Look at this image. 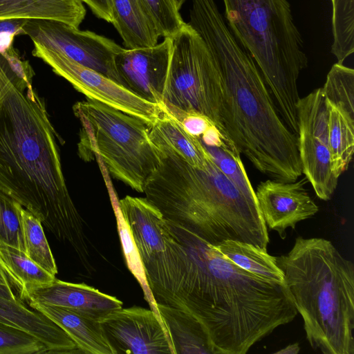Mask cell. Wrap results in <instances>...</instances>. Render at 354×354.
I'll list each match as a JSON object with an SVG mask.
<instances>
[{
  "label": "cell",
  "mask_w": 354,
  "mask_h": 354,
  "mask_svg": "<svg viewBox=\"0 0 354 354\" xmlns=\"http://www.w3.org/2000/svg\"><path fill=\"white\" fill-rule=\"evenodd\" d=\"M167 221L183 246V269L177 292L162 304L196 317L215 354H245L295 319L297 311L285 281L244 270L215 246Z\"/></svg>",
  "instance_id": "cell-1"
},
{
  "label": "cell",
  "mask_w": 354,
  "mask_h": 354,
  "mask_svg": "<svg viewBox=\"0 0 354 354\" xmlns=\"http://www.w3.org/2000/svg\"><path fill=\"white\" fill-rule=\"evenodd\" d=\"M57 137L44 99L10 78L0 102V192L68 243L88 268L90 243L66 186Z\"/></svg>",
  "instance_id": "cell-2"
},
{
  "label": "cell",
  "mask_w": 354,
  "mask_h": 354,
  "mask_svg": "<svg viewBox=\"0 0 354 354\" xmlns=\"http://www.w3.org/2000/svg\"><path fill=\"white\" fill-rule=\"evenodd\" d=\"M187 24L218 64L225 136L263 175L297 180L302 174L297 136L283 121L257 64L239 45L215 0H192Z\"/></svg>",
  "instance_id": "cell-3"
},
{
  "label": "cell",
  "mask_w": 354,
  "mask_h": 354,
  "mask_svg": "<svg viewBox=\"0 0 354 354\" xmlns=\"http://www.w3.org/2000/svg\"><path fill=\"white\" fill-rule=\"evenodd\" d=\"M150 138L160 160L143 193L167 221L214 246L233 240L267 250L269 236L257 202L221 171L212 156L204 167H194Z\"/></svg>",
  "instance_id": "cell-4"
},
{
  "label": "cell",
  "mask_w": 354,
  "mask_h": 354,
  "mask_svg": "<svg viewBox=\"0 0 354 354\" xmlns=\"http://www.w3.org/2000/svg\"><path fill=\"white\" fill-rule=\"evenodd\" d=\"M306 339L324 354H354V266L323 238L298 236L277 257Z\"/></svg>",
  "instance_id": "cell-5"
},
{
  "label": "cell",
  "mask_w": 354,
  "mask_h": 354,
  "mask_svg": "<svg viewBox=\"0 0 354 354\" xmlns=\"http://www.w3.org/2000/svg\"><path fill=\"white\" fill-rule=\"evenodd\" d=\"M236 41L258 66L284 123L297 134V80L308 66L302 37L287 0H223Z\"/></svg>",
  "instance_id": "cell-6"
},
{
  "label": "cell",
  "mask_w": 354,
  "mask_h": 354,
  "mask_svg": "<svg viewBox=\"0 0 354 354\" xmlns=\"http://www.w3.org/2000/svg\"><path fill=\"white\" fill-rule=\"evenodd\" d=\"M82 127L90 130L91 145L109 172L138 192L159 164L158 149L142 120L87 99L73 107Z\"/></svg>",
  "instance_id": "cell-7"
},
{
  "label": "cell",
  "mask_w": 354,
  "mask_h": 354,
  "mask_svg": "<svg viewBox=\"0 0 354 354\" xmlns=\"http://www.w3.org/2000/svg\"><path fill=\"white\" fill-rule=\"evenodd\" d=\"M171 41L162 104L169 109L202 113L225 136L221 116L222 81L214 56L187 23Z\"/></svg>",
  "instance_id": "cell-8"
},
{
  "label": "cell",
  "mask_w": 354,
  "mask_h": 354,
  "mask_svg": "<svg viewBox=\"0 0 354 354\" xmlns=\"http://www.w3.org/2000/svg\"><path fill=\"white\" fill-rule=\"evenodd\" d=\"M131 232L156 304L177 291L183 269V246L160 211L146 198L127 196L118 202Z\"/></svg>",
  "instance_id": "cell-9"
},
{
  "label": "cell",
  "mask_w": 354,
  "mask_h": 354,
  "mask_svg": "<svg viewBox=\"0 0 354 354\" xmlns=\"http://www.w3.org/2000/svg\"><path fill=\"white\" fill-rule=\"evenodd\" d=\"M297 112L302 174L317 196L328 201L337 188L339 178L332 168L328 136V105L322 88L300 98Z\"/></svg>",
  "instance_id": "cell-10"
},
{
  "label": "cell",
  "mask_w": 354,
  "mask_h": 354,
  "mask_svg": "<svg viewBox=\"0 0 354 354\" xmlns=\"http://www.w3.org/2000/svg\"><path fill=\"white\" fill-rule=\"evenodd\" d=\"M22 28L33 44L59 53L120 84L114 59L122 48L114 41L53 20L26 19Z\"/></svg>",
  "instance_id": "cell-11"
},
{
  "label": "cell",
  "mask_w": 354,
  "mask_h": 354,
  "mask_svg": "<svg viewBox=\"0 0 354 354\" xmlns=\"http://www.w3.org/2000/svg\"><path fill=\"white\" fill-rule=\"evenodd\" d=\"M32 54L50 66L55 73L66 80L87 99L138 118L148 126L155 122L162 111L161 104L138 97L104 75L59 53L34 44Z\"/></svg>",
  "instance_id": "cell-12"
},
{
  "label": "cell",
  "mask_w": 354,
  "mask_h": 354,
  "mask_svg": "<svg viewBox=\"0 0 354 354\" xmlns=\"http://www.w3.org/2000/svg\"><path fill=\"white\" fill-rule=\"evenodd\" d=\"M99 321L115 354H176L162 318L151 309L122 307Z\"/></svg>",
  "instance_id": "cell-13"
},
{
  "label": "cell",
  "mask_w": 354,
  "mask_h": 354,
  "mask_svg": "<svg viewBox=\"0 0 354 354\" xmlns=\"http://www.w3.org/2000/svg\"><path fill=\"white\" fill-rule=\"evenodd\" d=\"M171 46V38L166 37L152 46L122 48L114 59L120 84L138 97L160 105Z\"/></svg>",
  "instance_id": "cell-14"
},
{
  "label": "cell",
  "mask_w": 354,
  "mask_h": 354,
  "mask_svg": "<svg viewBox=\"0 0 354 354\" xmlns=\"http://www.w3.org/2000/svg\"><path fill=\"white\" fill-rule=\"evenodd\" d=\"M306 178L285 182L268 180L261 182L255 192L257 204L266 225L277 231L281 239L288 227L315 216L319 207L304 185Z\"/></svg>",
  "instance_id": "cell-15"
},
{
  "label": "cell",
  "mask_w": 354,
  "mask_h": 354,
  "mask_svg": "<svg viewBox=\"0 0 354 354\" xmlns=\"http://www.w3.org/2000/svg\"><path fill=\"white\" fill-rule=\"evenodd\" d=\"M27 304L53 305L71 308L100 319L122 307L115 297L85 283H75L55 279L49 283L30 287L21 295Z\"/></svg>",
  "instance_id": "cell-16"
},
{
  "label": "cell",
  "mask_w": 354,
  "mask_h": 354,
  "mask_svg": "<svg viewBox=\"0 0 354 354\" xmlns=\"http://www.w3.org/2000/svg\"><path fill=\"white\" fill-rule=\"evenodd\" d=\"M0 322L30 334L47 347L48 353H73L80 351L64 330L24 302L0 298Z\"/></svg>",
  "instance_id": "cell-17"
},
{
  "label": "cell",
  "mask_w": 354,
  "mask_h": 354,
  "mask_svg": "<svg viewBox=\"0 0 354 354\" xmlns=\"http://www.w3.org/2000/svg\"><path fill=\"white\" fill-rule=\"evenodd\" d=\"M28 305L64 330L81 353L115 354L100 319L81 312L57 306L30 303Z\"/></svg>",
  "instance_id": "cell-18"
},
{
  "label": "cell",
  "mask_w": 354,
  "mask_h": 354,
  "mask_svg": "<svg viewBox=\"0 0 354 354\" xmlns=\"http://www.w3.org/2000/svg\"><path fill=\"white\" fill-rule=\"evenodd\" d=\"M112 24L127 48L152 46L160 34L144 0H111Z\"/></svg>",
  "instance_id": "cell-19"
},
{
  "label": "cell",
  "mask_w": 354,
  "mask_h": 354,
  "mask_svg": "<svg viewBox=\"0 0 354 354\" xmlns=\"http://www.w3.org/2000/svg\"><path fill=\"white\" fill-rule=\"evenodd\" d=\"M176 354H215L208 333L201 321L183 308L157 304Z\"/></svg>",
  "instance_id": "cell-20"
},
{
  "label": "cell",
  "mask_w": 354,
  "mask_h": 354,
  "mask_svg": "<svg viewBox=\"0 0 354 354\" xmlns=\"http://www.w3.org/2000/svg\"><path fill=\"white\" fill-rule=\"evenodd\" d=\"M85 15L82 0H0V20H53L79 28Z\"/></svg>",
  "instance_id": "cell-21"
},
{
  "label": "cell",
  "mask_w": 354,
  "mask_h": 354,
  "mask_svg": "<svg viewBox=\"0 0 354 354\" xmlns=\"http://www.w3.org/2000/svg\"><path fill=\"white\" fill-rule=\"evenodd\" d=\"M162 106L158 119L148 126L149 136L170 147L190 165L204 167L212 158L203 143L187 133Z\"/></svg>",
  "instance_id": "cell-22"
},
{
  "label": "cell",
  "mask_w": 354,
  "mask_h": 354,
  "mask_svg": "<svg viewBox=\"0 0 354 354\" xmlns=\"http://www.w3.org/2000/svg\"><path fill=\"white\" fill-rule=\"evenodd\" d=\"M230 261L244 270L261 278L284 282L283 273L277 263V257L252 244L225 240L215 246Z\"/></svg>",
  "instance_id": "cell-23"
},
{
  "label": "cell",
  "mask_w": 354,
  "mask_h": 354,
  "mask_svg": "<svg viewBox=\"0 0 354 354\" xmlns=\"http://www.w3.org/2000/svg\"><path fill=\"white\" fill-rule=\"evenodd\" d=\"M328 102V101H327ZM328 136L334 174L348 169L354 151V119L328 102Z\"/></svg>",
  "instance_id": "cell-24"
},
{
  "label": "cell",
  "mask_w": 354,
  "mask_h": 354,
  "mask_svg": "<svg viewBox=\"0 0 354 354\" xmlns=\"http://www.w3.org/2000/svg\"><path fill=\"white\" fill-rule=\"evenodd\" d=\"M0 264L18 288L20 296L30 287L49 283L56 279L32 261L25 252L1 241Z\"/></svg>",
  "instance_id": "cell-25"
},
{
  "label": "cell",
  "mask_w": 354,
  "mask_h": 354,
  "mask_svg": "<svg viewBox=\"0 0 354 354\" xmlns=\"http://www.w3.org/2000/svg\"><path fill=\"white\" fill-rule=\"evenodd\" d=\"M26 255L53 276L57 273L55 258L44 234L42 223L21 205L19 208Z\"/></svg>",
  "instance_id": "cell-26"
},
{
  "label": "cell",
  "mask_w": 354,
  "mask_h": 354,
  "mask_svg": "<svg viewBox=\"0 0 354 354\" xmlns=\"http://www.w3.org/2000/svg\"><path fill=\"white\" fill-rule=\"evenodd\" d=\"M333 42L331 53L338 64L354 51V0H331Z\"/></svg>",
  "instance_id": "cell-27"
},
{
  "label": "cell",
  "mask_w": 354,
  "mask_h": 354,
  "mask_svg": "<svg viewBox=\"0 0 354 354\" xmlns=\"http://www.w3.org/2000/svg\"><path fill=\"white\" fill-rule=\"evenodd\" d=\"M113 207L116 217L117 227L127 266L141 286L145 299L149 304L151 310H153L160 317L157 308V304L147 281L145 268L130 228L121 213L118 202L116 200L113 201Z\"/></svg>",
  "instance_id": "cell-28"
},
{
  "label": "cell",
  "mask_w": 354,
  "mask_h": 354,
  "mask_svg": "<svg viewBox=\"0 0 354 354\" xmlns=\"http://www.w3.org/2000/svg\"><path fill=\"white\" fill-rule=\"evenodd\" d=\"M328 103L354 119V71L336 63L329 71L322 87Z\"/></svg>",
  "instance_id": "cell-29"
},
{
  "label": "cell",
  "mask_w": 354,
  "mask_h": 354,
  "mask_svg": "<svg viewBox=\"0 0 354 354\" xmlns=\"http://www.w3.org/2000/svg\"><path fill=\"white\" fill-rule=\"evenodd\" d=\"M164 107L173 118L180 123L187 133L198 138L203 145L216 147H235L207 116L195 111L185 112L169 109L165 106Z\"/></svg>",
  "instance_id": "cell-30"
},
{
  "label": "cell",
  "mask_w": 354,
  "mask_h": 354,
  "mask_svg": "<svg viewBox=\"0 0 354 354\" xmlns=\"http://www.w3.org/2000/svg\"><path fill=\"white\" fill-rule=\"evenodd\" d=\"M205 147L211 154L214 161L221 171L247 197L257 201L255 191L245 169L241 158V154L236 147H216L205 146Z\"/></svg>",
  "instance_id": "cell-31"
},
{
  "label": "cell",
  "mask_w": 354,
  "mask_h": 354,
  "mask_svg": "<svg viewBox=\"0 0 354 354\" xmlns=\"http://www.w3.org/2000/svg\"><path fill=\"white\" fill-rule=\"evenodd\" d=\"M20 206L0 192V241L26 253Z\"/></svg>",
  "instance_id": "cell-32"
},
{
  "label": "cell",
  "mask_w": 354,
  "mask_h": 354,
  "mask_svg": "<svg viewBox=\"0 0 354 354\" xmlns=\"http://www.w3.org/2000/svg\"><path fill=\"white\" fill-rule=\"evenodd\" d=\"M48 353L47 347L30 334L0 322V354Z\"/></svg>",
  "instance_id": "cell-33"
},
{
  "label": "cell",
  "mask_w": 354,
  "mask_h": 354,
  "mask_svg": "<svg viewBox=\"0 0 354 354\" xmlns=\"http://www.w3.org/2000/svg\"><path fill=\"white\" fill-rule=\"evenodd\" d=\"M159 32L171 38L187 24L181 17L174 0H144Z\"/></svg>",
  "instance_id": "cell-34"
},
{
  "label": "cell",
  "mask_w": 354,
  "mask_h": 354,
  "mask_svg": "<svg viewBox=\"0 0 354 354\" xmlns=\"http://www.w3.org/2000/svg\"><path fill=\"white\" fill-rule=\"evenodd\" d=\"M0 64L17 87L24 90L32 88L35 72L29 62L22 59L13 46L0 53Z\"/></svg>",
  "instance_id": "cell-35"
},
{
  "label": "cell",
  "mask_w": 354,
  "mask_h": 354,
  "mask_svg": "<svg viewBox=\"0 0 354 354\" xmlns=\"http://www.w3.org/2000/svg\"><path fill=\"white\" fill-rule=\"evenodd\" d=\"M25 21L22 19L0 20V53L12 46L16 36L24 35L22 28Z\"/></svg>",
  "instance_id": "cell-36"
},
{
  "label": "cell",
  "mask_w": 354,
  "mask_h": 354,
  "mask_svg": "<svg viewBox=\"0 0 354 354\" xmlns=\"http://www.w3.org/2000/svg\"><path fill=\"white\" fill-rule=\"evenodd\" d=\"M0 298L13 302H24L18 288L0 264Z\"/></svg>",
  "instance_id": "cell-37"
},
{
  "label": "cell",
  "mask_w": 354,
  "mask_h": 354,
  "mask_svg": "<svg viewBox=\"0 0 354 354\" xmlns=\"http://www.w3.org/2000/svg\"><path fill=\"white\" fill-rule=\"evenodd\" d=\"M98 18L109 23L113 22V10L111 0H82Z\"/></svg>",
  "instance_id": "cell-38"
},
{
  "label": "cell",
  "mask_w": 354,
  "mask_h": 354,
  "mask_svg": "<svg viewBox=\"0 0 354 354\" xmlns=\"http://www.w3.org/2000/svg\"><path fill=\"white\" fill-rule=\"evenodd\" d=\"M9 82L10 78L0 64V102L8 91Z\"/></svg>",
  "instance_id": "cell-39"
},
{
  "label": "cell",
  "mask_w": 354,
  "mask_h": 354,
  "mask_svg": "<svg viewBox=\"0 0 354 354\" xmlns=\"http://www.w3.org/2000/svg\"><path fill=\"white\" fill-rule=\"evenodd\" d=\"M300 351V347L298 343L291 344L285 348L274 352L277 354H297Z\"/></svg>",
  "instance_id": "cell-40"
},
{
  "label": "cell",
  "mask_w": 354,
  "mask_h": 354,
  "mask_svg": "<svg viewBox=\"0 0 354 354\" xmlns=\"http://www.w3.org/2000/svg\"><path fill=\"white\" fill-rule=\"evenodd\" d=\"M174 1H175L176 5V6H177L178 10L180 9L181 6H183L184 2L185 1V0H174Z\"/></svg>",
  "instance_id": "cell-41"
}]
</instances>
